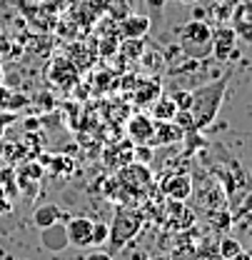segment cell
<instances>
[{
  "instance_id": "484cf974",
  "label": "cell",
  "mask_w": 252,
  "mask_h": 260,
  "mask_svg": "<svg viewBox=\"0 0 252 260\" xmlns=\"http://www.w3.org/2000/svg\"><path fill=\"white\" fill-rule=\"evenodd\" d=\"M180 3H197V0H180Z\"/></svg>"
},
{
  "instance_id": "7a4b0ae2",
  "label": "cell",
  "mask_w": 252,
  "mask_h": 260,
  "mask_svg": "<svg viewBox=\"0 0 252 260\" xmlns=\"http://www.w3.org/2000/svg\"><path fill=\"white\" fill-rule=\"evenodd\" d=\"M177 48L188 60H205L212 55V28L205 20H190L177 32Z\"/></svg>"
},
{
  "instance_id": "d6986e66",
  "label": "cell",
  "mask_w": 252,
  "mask_h": 260,
  "mask_svg": "<svg viewBox=\"0 0 252 260\" xmlns=\"http://www.w3.org/2000/svg\"><path fill=\"white\" fill-rule=\"evenodd\" d=\"M170 98L175 100L177 110H190L192 108V90H175Z\"/></svg>"
},
{
  "instance_id": "ac0fdd59",
  "label": "cell",
  "mask_w": 252,
  "mask_h": 260,
  "mask_svg": "<svg viewBox=\"0 0 252 260\" xmlns=\"http://www.w3.org/2000/svg\"><path fill=\"white\" fill-rule=\"evenodd\" d=\"M107 235H110V225L107 220H93V245L100 248L107 243Z\"/></svg>"
},
{
  "instance_id": "9c48e42d",
  "label": "cell",
  "mask_w": 252,
  "mask_h": 260,
  "mask_svg": "<svg viewBox=\"0 0 252 260\" xmlns=\"http://www.w3.org/2000/svg\"><path fill=\"white\" fill-rule=\"evenodd\" d=\"M185 140V130L180 128L175 120H155V133H153V143L150 148H162V145H172Z\"/></svg>"
},
{
  "instance_id": "cb8c5ba5",
  "label": "cell",
  "mask_w": 252,
  "mask_h": 260,
  "mask_svg": "<svg viewBox=\"0 0 252 260\" xmlns=\"http://www.w3.org/2000/svg\"><path fill=\"white\" fill-rule=\"evenodd\" d=\"M232 260H252V255H247V253L242 250V253H237V255H235Z\"/></svg>"
},
{
  "instance_id": "7c38bea8",
  "label": "cell",
  "mask_w": 252,
  "mask_h": 260,
  "mask_svg": "<svg viewBox=\"0 0 252 260\" xmlns=\"http://www.w3.org/2000/svg\"><path fill=\"white\" fill-rule=\"evenodd\" d=\"M73 215L63 210L60 205H55V203H45V205H38L35 208V213H32V223L38 228H48L53 225V223H67Z\"/></svg>"
},
{
  "instance_id": "6da1fadb",
  "label": "cell",
  "mask_w": 252,
  "mask_h": 260,
  "mask_svg": "<svg viewBox=\"0 0 252 260\" xmlns=\"http://www.w3.org/2000/svg\"><path fill=\"white\" fill-rule=\"evenodd\" d=\"M227 83H230V73L222 75L218 80L207 83V85H200L192 90V108H190V115L195 120V130H205L207 125H212V120L218 118V110L222 105V98L227 90Z\"/></svg>"
},
{
  "instance_id": "8992f818",
  "label": "cell",
  "mask_w": 252,
  "mask_h": 260,
  "mask_svg": "<svg viewBox=\"0 0 252 260\" xmlns=\"http://www.w3.org/2000/svg\"><path fill=\"white\" fill-rule=\"evenodd\" d=\"M153 133H155V120L145 113H137L127 120V138L135 145H150L153 143Z\"/></svg>"
},
{
  "instance_id": "9a60e30c",
  "label": "cell",
  "mask_w": 252,
  "mask_h": 260,
  "mask_svg": "<svg viewBox=\"0 0 252 260\" xmlns=\"http://www.w3.org/2000/svg\"><path fill=\"white\" fill-rule=\"evenodd\" d=\"M237 253H242V245H240V240L237 238H230V235H225L220 240V245H218V255H222L225 260H232Z\"/></svg>"
},
{
  "instance_id": "4fadbf2b",
  "label": "cell",
  "mask_w": 252,
  "mask_h": 260,
  "mask_svg": "<svg viewBox=\"0 0 252 260\" xmlns=\"http://www.w3.org/2000/svg\"><path fill=\"white\" fill-rule=\"evenodd\" d=\"M160 95H162V85H160L158 78H145L135 88V105H150Z\"/></svg>"
},
{
  "instance_id": "ffe728a7",
  "label": "cell",
  "mask_w": 252,
  "mask_h": 260,
  "mask_svg": "<svg viewBox=\"0 0 252 260\" xmlns=\"http://www.w3.org/2000/svg\"><path fill=\"white\" fill-rule=\"evenodd\" d=\"M180 128L185 130V133H192L195 130V120H192V115H190V110H177L175 113V118H172Z\"/></svg>"
},
{
  "instance_id": "ba28073f",
  "label": "cell",
  "mask_w": 252,
  "mask_h": 260,
  "mask_svg": "<svg viewBox=\"0 0 252 260\" xmlns=\"http://www.w3.org/2000/svg\"><path fill=\"white\" fill-rule=\"evenodd\" d=\"M67 240L75 248H90L93 245V220L90 218H70L67 223Z\"/></svg>"
},
{
  "instance_id": "3957f363",
  "label": "cell",
  "mask_w": 252,
  "mask_h": 260,
  "mask_svg": "<svg viewBox=\"0 0 252 260\" xmlns=\"http://www.w3.org/2000/svg\"><path fill=\"white\" fill-rule=\"evenodd\" d=\"M142 223H145L142 213H137V210H118L115 220L107 223V225H110V235H107L110 250H107V253H110V255L120 253L127 243L142 230Z\"/></svg>"
},
{
  "instance_id": "277c9868",
  "label": "cell",
  "mask_w": 252,
  "mask_h": 260,
  "mask_svg": "<svg viewBox=\"0 0 252 260\" xmlns=\"http://www.w3.org/2000/svg\"><path fill=\"white\" fill-rule=\"evenodd\" d=\"M48 80L60 90H70L80 80V70L70 58H55L48 68Z\"/></svg>"
},
{
  "instance_id": "30bf717a",
  "label": "cell",
  "mask_w": 252,
  "mask_h": 260,
  "mask_svg": "<svg viewBox=\"0 0 252 260\" xmlns=\"http://www.w3.org/2000/svg\"><path fill=\"white\" fill-rule=\"evenodd\" d=\"M150 28H153V20H150L148 15L132 13V15L123 18V23H120V30H118V32H120L125 40H142V38H148Z\"/></svg>"
},
{
  "instance_id": "5bb4252c",
  "label": "cell",
  "mask_w": 252,
  "mask_h": 260,
  "mask_svg": "<svg viewBox=\"0 0 252 260\" xmlns=\"http://www.w3.org/2000/svg\"><path fill=\"white\" fill-rule=\"evenodd\" d=\"M177 113V105L170 95H160L158 100L150 103V118L153 120H172Z\"/></svg>"
},
{
  "instance_id": "44dd1931",
  "label": "cell",
  "mask_w": 252,
  "mask_h": 260,
  "mask_svg": "<svg viewBox=\"0 0 252 260\" xmlns=\"http://www.w3.org/2000/svg\"><path fill=\"white\" fill-rule=\"evenodd\" d=\"M230 225H232V218H230L227 210L212 213V228H218V230H230Z\"/></svg>"
},
{
  "instance_id": "8fae6325",
  "label": "cell",
  "mask_w": 252,
  "mask_h": 260,
  "mask_svg": "<svg viewBox=\"0 0 252 260\" xmlns=\"http://www.w3.org/2000/svg\"><path fill=\"white\" fill-rule=\"evenodd\" d=\"M162 193L167 195L170 200H175V203H185L190 195H192V178L185 175V173L165 178V183H162Z\"/></svg>"
},
{
  "instance_id": "7402d4cb",
  "label": "cell",
  "mask_w": 252,
  "mask_h": 260,
  "mask_svg": "<svg viewBox=\"0 0 252 260\" xmlns=\"http://www.w3.org/2000/svg\"><path fill=\"white\" fill-rule=\"evenodd\" d=\"M135 155L140 158V162H150V158H153V148H150V145H148V148H145V145H137Z\"/></svg>"
},
{
  "instance_id": "603a6c76",
  "label": "cell",
  "mask_w": 252,
  "mask_h": 260,
  "mask_svg": "<svg viewBox=\"0 0 252 260\" xmlns=\"http://www.w3.org/2000/svg\"><path fill=\"white\" fill-rule=\"evenodd\" d=\"M85 260H113V255L107 250H93V253H88Z\"/></svg>"
},
{
  "instance_id": "52a82bcc",
  "label": "cell",
  "mask_w": 252,
  "mask_h": 260,
  "mask_svg": "<svg viewBox=\"0 0 252 260\" xmlns=\"http://www.w3.org/2000/svg\"><path fill=\"white\" fill-rule=\"evenodd\" d=\"M40 243L48 253H63L67 250V225L65 223H53L48 228H40Z\"/></svg>"
},
{
  "instance_id": "5b68a950",
  "label": "cell",
  "mask_w": 252,
  "mask_h": 260,
  "mask_svg": "<svg viewBox=\"0 0 252 260\" xmlns=\"http://www.w3.org/2000/svg\"><path fill=\"white\" fill-rule=\"evenodd\" d=\"M212 55H215V60L237 58V32H235V28L220 25L218 30H212Z\"/></svg>"
},
{
  "instance_id": "e0dca14e",
  "label": "cell",
  "mask_w": 252,
  "mask_h": 260,
  "mask_svg": "<svg viewBox=\"0 0 252 260\" xmlns=\"http://www.w3.org/2000/svg\"><path fill=\"white\" fill-rule=\"evenodd\" d=\"M43 165L48 168H53V173H58V175H65V173H73V168H75V162L73 158H43Z\"/></svg>"
},
{
  "instance_id": "2e32d148",
  "label": "cell",
  "mask_w": 252,
  "mask_h": 260,
  "mask_svg": "<svg viewBox=\"0 0 252 260\" xmlns=\"http://www.w3.org/2000/svg\"><path fill=\"white\" fill-rule=\"evenodd\" d=\"M0 185L5 188V193H10L8 198H15V195L20 193L18 180H15V170H10V168H3L0 170Z\"/></svg>"
},
{
  "instance_id": "d4e9b609",
  "label": "cell",
  "mask_w": 252,
  "mask_h": 260,
  "mask_svg": "<svg viewBox=\"0 0 252 260\" xmlns=\"http://www.w3.org/2000/svg\"><path fill=\"white\" fill-rule=\"evenodd\" d=\"M5 83V70H3V63H0V85Z\"/></svg>"
}]
</instances>
